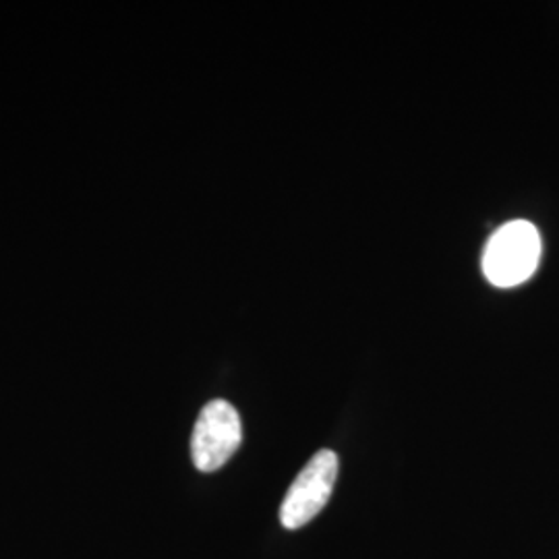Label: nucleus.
Wrapping results in <instances>:
<instances>
[{"instance_id": "f257e3e1", "label": "nucleus", "mask_w": 559, "mask_h": 559, "mask_svg": "<svg viewBox=\"0 0 559 559\" xmlns=\"http://www.w3.org/2000/svg\"><path fill=\"white\" fill-rule=\"evenodd\" d=\"M539 260L540 237L535 224L508 222L487 242L483 253V272L493 286L512 288L535 274Z\"/></svg>"}, {"instance_id": "f03ea898", "label": "nucleus", "mask_w": 559, "mask_h": 559, "mask_svg": "<svg viewBox=\"0 0 559 559\" xmlns=\"http://www.w3.org/2000/svg\"><path fill=\"white\" fill-rule=\"evenodd\" d=\"M338 477V456L332 450H320L290 485L280 508L284 528L297 531L316 519L332 498Z\"/></svg>"}, {"instance_id": "7ed1b4c3", "label": "nucleus", "mask_w": 559, "mask_h": 559, "mask_svg": "<svg viewBox=\"0 0 559 559\" xmlns=\"http://www.w3.org/2000/svg\"><path fill=\"white\" fill-rule=\"evenodd\" d=\"M240 440L242 427L237 408L226 400H212L203 406L193 429V464L201 473L218 471L239 450Z\"/></svg>"}]
</instances>
